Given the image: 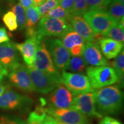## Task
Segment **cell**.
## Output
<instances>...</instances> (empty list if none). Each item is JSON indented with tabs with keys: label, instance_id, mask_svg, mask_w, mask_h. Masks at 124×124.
<instances>
[{
	"label": "cell",
	"instance_id": "21",
	"mask_svg": "<svg viewBox=\"0 0 124 124\" xmlns=\"http://www.w3.org/2000/svg\"><path fill=\"white\" fill-rule=\"evenodd\" d=\"M26 11V24L27 30L36 29V26L41 18V16L39 13L38 8L32 5L25 10Z\"/></svg>",
	"mask_w": 124,
	"mask_h": 124
},
{
	"label": "cell",
	"instance_id": "6",
	"mask_svg": "<svg viewBox=\"0 0 124 124\" xmlns=\"http://www.w3.org/2000/svg\"><path fill=\"white\" fill-rule=\"evenodd\" d=\"M41 108L49 114L60 121L68 124H91L87 117L73 108H58L46 107Z\"/></svg>",
	"mask_w": 124,
	"mask_h": 124
},
{
	"label": "cell",
	"instance_id": "27",
	"mask_svg": "<svg viewBox=\"0 0 124 124\" xmlns=\"http://www.w3.org/2000/svg\"><path fill=\"white\" fill-rule=\"evenodd\" d=\"M12 10L16 17L18 27L20 29H24L26 24V15L25 9L20 3H17L12 7Z\"/></svg>",
	"mask_w": 124,
	"mask_h": 124
},
{
	"label": "cell",
	"instance_id": "14",
	"mask_svg": "<svg viewBox=\"0 0 124 124\" xmlns=\"http://www.w3.org/2000/svg\"><path fill=\"white\" fill-rule=\"evenodd\" d=\"M31 100L26 96L10 90L5 91L0 97V108L7 110L21 108L30 103Z\"/></svg>",
	"mask_w": 124,
	"mask_h": 124
},
{
	"label": "cell",
	"instance_id": "37",
	"mask_svg": "<svg viewBox=\"0 0 124 124\" xmlns=\"http://www.w3.org/2000/svg\"><path fill=\"white\" fill-rule=\"evenodd\" d=\"M44 124H55L54 118L49 114H46Z\"/></svg>",
	"mask_w": 124,
	"mask_h": 124
},
{
	"label": "cell",
	"instance_id": "25",
	"mask_svg": "<svg viewBox=\"0 0 124 124\" xmlns=\"http://www.w3.org/2000/svg\"><path fill=\"white\" fill-rule=\"evenodd\" d=\"M46 113L43 110L41 107L37 108L36 110L30 113L26 124H44Z\"/></svg>",
	"mask_w": 124,
	"mask_h": 124
},
{
	"label": "cell",
	"instance_id": "8",
	"mask_svg": "<svg viewBox=\"0 0 124 124\" xmlns=\"http://www.w3.org/2000/svg\"><path fill=\"white\" fill-rule=\"evenodd\" d=\"M31 67L47 72L60 79V75L51 58L46 44L43 40H41L36 52L33 64Z\"/></svg>",
	"mask_w": 124,
	"mask_h": 124
},
{
	"label": "cell",
	"instance_id": "40",
	"mask_svg": "<svg viewBox=\"0 0 124 124\" xmlns=\"http://www.w3.org/2000/svg\"><path fill=\"white\" fill-rule=\"evenodd\" d=\"M33 1V5L36 7H39L43 4L46 0H32Z\"/></svg>",
	"mask_w": 124,
	"mask_h": 124
},
{
	"label": "cell",
	"instance_id": "38",
	"mask_svg": "<svg viewBox=\"0 0 124 124\" xmlns=\"http://www.w3.org/2000/svg\"><path fill=\"white\" fill-rule=\"evenodd\" d=\"M8 73H9V71L6 69H4L2 71L0 72V82L4 79V77L8 75Z\"/></svg>",
	"mask_w": 124,
	"mask_h": 124
},
{
	"label": "cell",
	"instance_id": "43",
	"mask_svg": "<svg viewBox=\"0 0 124 124\" xmlns=\"http://www.w3.org/2000/svg\"><path fill=\"white\" fill-rule=\"evenodd\" d=\"M9 1H15V0H9Z\"/></svg>",
	"mask_w": 124,
	"mask_h": 124
},
{
	"label": "cell",
	"instance_id": "35",
	"mask_svg": "<svg viewBox=\"0 0 124 124\" xmlns=\"http://www.w3.org/2000/svg\"><path fill=\"white\" fill-rule=\"evenodd\" d=\"M100 124H122L120 121L114 118L106 116L102 119Z\"/></svg>",
	"mask_w": 124,
	"mask_h": 124
},
{
	"label": "cell",
	"instance_id": "36",
	"mask_svg": "<svg viewBox=\"0 0 124 124\" xmlns=\"http://www.w3.org/2000/svg\"><path fill=\"white\" fill-rule=\"evenodd\" d=\"M20 4L25 10L28 7L33 5V1L32 0H20Z\"/></svg>",
	"mask_w": 124,
	"mask_h": 124
},
{
	"label": "cell",
	"instance_id": "29",
	"mask_svg": "<svg viewBox=\"0 0 124 124\" xmlns=\"http://www.w3.org/2000/svg\"><path fill=\"white\" fill-rule=\"evenodd\" d=\"M2 20L10 31H15L17 29L18 25L16 17L13 12L9 11L4 15Z\"/></svg>",
	"mask_w": 124,
	"mask_h": 124
},
{
	"label": "cell",
	"instance_id": "42",
	"mask_svg": "<svg viewBox=\"0 0 124 124\" xmlns=\"http://www.w3.org/2000/svg\"><path fill=\"white\" fill-rule=\"evenodd\" d=\"M5 68L4 67H3L2 65L0 64V72H1V71H2Z\"/></svg>",
	"mask_w": 124,
	"mask_h": 124
},
{
	"label": "cell",
	"instance_id": "28",
	"mask_svg": "<svg viewBox=\"0 0 124 124\" xmlns=\"http://www.w3.org/2000/svg\"><path fill=\"white\" fill-rule=\"evenodd\" d=\"M113 0H86L89 10H99L107 11Z\"/></svg>",
	"mask_w": 124,
	"mask_h": 124
},
{
	"label": "cell",
	"instance_id": "17",
	"mask_svg": "<svg viewBox=\"0 0 124 124\" xmlns=\"http://www.w3.org/2000/svg\"><path fill=\"white\" fill-rule=\"evenodd\" d=\"M82 57L91 66H108L109 63L102 55L97 43L86 41Z\"/></svg>",
	"mask_w": 124,
	"mask_h": 124
},
{
	"label": "cell",
	"instance_id": "19",
	"mask_svg": "<svg viewBox=\"0 0 124 124\" xmlns=\"http://www.w3.org/2000/svg\"><path fill=\"white\" fill-rule=\"evenodd\" d=\"M98 46L102 55L107 59L115 58L121 52L124 44L108 38H103L98 41Z\"/></svg>",
	"mask_w": 124,
	"mask_h": 124
},
{
	"label": "cell",
	"instance_id": "16",
	"mask_svg": "<svg viewBox=\"0 0 124 124\" xmlns=\"http://www.w3.org/2000/svg\"><path fill=\"white\" fill-rule=\"evenodd\" d=\"M0 64L8 71L12 70L20 64L15 44L9 42L0 44Z\"/></svg>",
	"mask_w": 124,
	"mask_h": 124
},
{
	"label": "cell",
	"instance_id": "10",
	"mask_svg": "<svg viewBox=\"0 0 124 124\" xmlns=\"http://www.w3.org/2000/svg\"><path fill=\"white\" fill-rule=\"evenodd\" d=\"M8 75L10 83L20 90L26 93L35 91L27 67L24 65L20 64L10 70Z\"/></svg>",
	"mask_w": 124,
	"mask_h": 124
},
{
	"label": "cell",
	"instance_id": "41",
	"mask_svg": "<svg viewBox=\"0 0 124 124\" xmlns=\"http://www.w3.org/2000/svg\"><path fill=\"white\" fill-rule=\"evenodd\" d=\"M54 120H55V124H66V123H64V122L60 121H59L58 120H57V119L55 118H54Z\"/></svg>",
	"mask_w": 124,
	"mask_h": 124
},
{
	"label": "cell",
	"instance_id": "1",
	"mask_svg": "<svg viewBox=\"0 0 124 124\" xmlns=\"http://www.w3.org/2000/svg\"><path fill=\"white\" fill-rule=\"evenodd\" d=\"M123 98V93L117 86H108L94 90L96 109L102 116L118 114L122 108Z\"/></svg>",
	"mask_w": 124,
	"mask_h": 124
},
{
	"label": "cell",
	"instance_id": "20",
	"mask_svg": "<svg viewBox=\"0 0 124 124\" xmlns=\"http://www.w3.org/2000/svg\"><path fill=\"white\" fill-rule=\"evenodd\" d=\"M124 20L122 19L120 22L116 23L113 24L106 33L103 36L108 38L111 39L116 41L124 44Z\"/></svg>",
	"mask_w": 124,
	"mask_h": 124
},
{
	"label": "cell",
	"instance_id": "30",
	"mask_svg": "<svg viewBox=\"0 0 124 124\" xmlns=\"http://www.w3.org/2000/svg\"><path fill=\"white\" fill-rule=\"evenodd\" d=\"M58 5L57 0H46L42 4L40 5L39 7H37V8H38L39 13L41 17L45 14L55 8Z\"/></svg>",
	"mask_w": 124,
	"mask_h": 124
},
{
	"label": "cell",
	"instance_id": "23",
	"mask_svg": "<svg viewBox=\"0 0 124 124\" xmlns=\"http://www.w3.org/2000/svg\"><path fill=\"white\" fill-rule=\"evenodd\" d=\"M87 65L82 56H72L69 60L66 71L72 73H83Z\"/></svg>",
	"mask_w": 124,
	"mask_h": 124
},
{
	"label": "cell",
	"instance_id": "9",
	"mask_svg": "<svg viewBox=\"0 0 124 124\" xmlns=\"http://www.w3.org/2000/svg\"><path fill=\"white\" fill-rule=\"evenodd\" d=\"M71 108L77 110L87 117L101 118L103 117L96 109L94 91L75 96Z\"/></svg>",
	"mask_w": 124,
	"mask_h": 124
},
{
	"label": "cell",
	"instance_id": "12",
	"mask_svg": "<svg viewBox=\"0 0 124 124\" xmlns=\"http://www.w3.org/2000/svg\"><path fill=\"white\" fill-rule=\"evenodd\" d=\"M73 95L64 85L60 83L49 94L47 102L48 107L58 108H71Z\"/></svg>",
	"mask_w": 124,
	"mask_h": 124
},
{
	"label": "cell",
	"instance_id": "2",
	"mask_svg": "<svg viewBox=\"0 0 124 124\" xmlns=\"http://www.w3.org/2000/svg\"><path fill=\"white\" fill-rule=\"evenodd\" d=\"M85 71L94 90L119 82L117 74L110 66H91L87 67Z\"/></svg>",
	"mask_w": 124,
	"mask_h": 124
},
{
	"label": "cell",
	"instance_id": "4",
	"mask_svg": "<svg viewBox=\"0 0 124 124\" xmlns=\"http://www.w3.org/2000/svg\"><path fill=\"white\" fill-rule=\"evenodd\" d=\"M60 82L67 87L73 96L94 91L90 86L87 77L82 74L62 71Z\"/></svg>",
	"mask_w": 124,
	"mask_h": 124
},
{
	"label": "cell",
	"instance_id": "11",
	"mask_svg": "<svg viewBox=\"0 0 124 124\" xmlns=\"http://www.w3.org/2000/svg\"><path fill=\"white\" fill-rule=\"evenodd\" d=\"M49 52L51 58L58 71H66L70 59V54L60 39L51 40L49 43Z\"/></svg>",
	"mask_w": 124,
	"mask_h": 124
},
{
	"label": "cell",
	"instance_id": "32",
	"mask_svg": "<svg viewBox=\"0 0 124 124\" xmlns=\"http://www.w3.org/2000/svg\"><path fill=\"white\" fill-rule=\"evenodd\" d=\"M0 124H25L21 118L16 116H0Z\"/></svg>",
	"mask_w": 124,
	"mask_h": 124
},
{
	"label": "cell",
	"instance_id": "24",
	"mask_svg": "<svg viewBox=\"0 0 124 124\" xmlns=\"http://www.w3.org/2000/svg\"><path fill=\"white\" fill-rule=\"evenodd\" d=\"M111 67L114 69L118 77L119 83L123 86L124 75V52L122 50L121 52L115 58V59L108 63Z\"/></svg>",
	"mask_w": 124,
	"mask_h": 124
},
{
	"label": "cell",
	"instance_id": "15",
	"mask_svg": "<svg viewBox=\"0 0 124 124\" xmlns=\"http://www.w3.org/2000/svg\"><path fill=\"white\" fill-rule=\"evenodd\" d=\"M41 40L42 36L38 35L29 38L24 43L15 44L16 48L20 52L28 67L32 66L36 52Z\"/></svg>",
	"mask_w": 124,
	"mask_h": 124
},
{
	"label": "cell",
	"instance_id": "39",
	"mask_svg": "<svg viewBox=\"0 0 124 124\" xmlns=\"http://www.w3.org/2000/svg\"><path fill=\"white\" fill-rule=\"evenodd\" d=\"M7 89V86L0 83V97L5 92L6 90Z\"/></svg>",
	"mask_w": 124,
	"mask_h": 124
},
{
	"label": "cell",
	"instance_id": "26",
	"mask_svg": "<svg viewBox=\"0 0 124 124\" xmlns=\"http://www.w3.org/2000/svg\"><path fill=\"white\" fill-rule=\"evenodd\" d=\"M72 14L65 10L64 8L58 5L48 13L45 14L41 17H51L59 19H64L69 21Z\"/></svg>",
	"mask_w": 124,
	"mask_h": 124
},
{
	"label": "cell",
	"instance_id": "18",
	"mask_svg": "<svg viewBox=\"0 0 124 124\" xmlns=\"http://www.w3.org/2000/svg\"><path fill=\"white\" fill-rule=\"evenodd\" d=\"M69 22L75 32L82 36L85 41H94V35L92 29L83 16L79 15H72Z\"/></svg>",
	"mask_w": 124,
	"mask_h": 124
},
{
	"label": "cell",
	"instance_id": "31",
	"mask_svg": "<svg viewBox=\"0 0 124 124\" xmlns=\"http://www.w3.org/2000/svg\"><path fill=\"white\" fill-rule=\"evenodd\" d=\"M74 12L72 15H79L83 16V15L89 10L86 0H73Z\"/></svg>",
	"mask_w": 124,
	"mask_h": 124
},
{
	"label": "cell",
	"instance_id": "13",
	"mask_svg": "<svg viewBox=\"0 0 124 124\" xmlns=\"http://www.w3.org/2000/svg\"><path fill=\"white\" fill-rule=\"evenodd\" d=\"M63 46L72 56H82L86 41L73 30L67 31L60 36Z\"/></svg>",
	"mask_w": 124,
	"mask_h": 124
},
{
	"label": "cell",
	"instance_id": "22",
	"mask_svg": "<svg viewBox=\"0 0 124 124\" xmlns=\"http://www.w3.org/2000/svg\"><path fill=\"white\" fill-rule=\"evenodd\" d=\"M120 0H113L108 8V13L115 23H118L123 19L124 7Z\"/></svg>",
	"mask_w": 124,
	"mask_h": 124
},
{
	"label": "cell",
	"instance_id": "5",
	"mask_svg": "<svg viewBox=\"0 0 124 124\" xmlns=\"http://www.w3.org/2000/svg\"><path fill=\"white\" fill-rule=\"evenodd\" d=\"M67 20L51 17H41L39 23L37 32L41 36H61L67 31L73 30Z\"/></svg>",
	"mask_w": 124,
	"mask_h": 124
},
{
	"label": "cell",
	"instance_id": "7",
	"mask_svg": "<svg viewBox=\"0 0 124 124\" xmlns=\"http://www.w3.org/2000/svg\"><path fill=\"white\" fill-rule=\"evenodd\" d=\"M83 16L95 33L104 35L116 23L105 10H89Z\"/></svg>",
	"mask_w": 124,
	"mask_h": 124
},
{
	"label": "cell",
	"instance_id": "34",
	"mask_svg": "<svg viewBox=\"0 0 124 124\" xmlns=\"http://www.w3.org/2000/svg\"><path fill=\"white\" fill-rule=\"evenodd\" d=\"M9 41V38L6 29L4 28H0V44Z\"/></svg>",
	"mask_w": 124,
	"mask_h": 124
},
{
	"label": "cell",
	"instance_id": "33",
	"mask_svg": "<svg viewBox=\"0 0 124 124\" xmlns=\"http://www.w3.org/2000/svg\"><path fill=\"white\" fill-rule=\"evenodd\" d=\"M59 6L64 8L71 14L74 12V1L73 0H57Z\"/></svg>",
	"mask_w": 124,
	"mask_h": 124
},
{
	"label": "cell",
	"instance_id": "3",
	"mask_svg": "<svg viewBox=\"0 0 124 124\" xmlns=\"http://www.w3.org/2000/svg\"><path fill=\"white\" fill-rule=\"evenodd\" d=\"M35 91L48 94L60 84V79L33 67H27Z\"/></svg>",
	"mask_w": 124,
	"mask_h": 124
}]
</instances>
